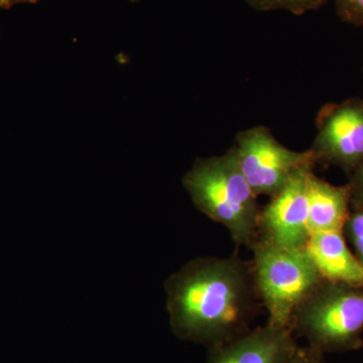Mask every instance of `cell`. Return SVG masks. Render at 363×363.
I'll return each mask as SVG.
<instances>
[{"mask_svg": "<svg viewBox=\"0 0 363 363\" xmlns=\"http://www.w3.org/2000/svg\"><path fill=\"white\" fill-rule=\"evenodd\" d=\"M306 250L324 279L363 286V266L348 245L343 230L312 233Z\"/></svg>", "mask_w": 363, "mask_h": 363, "instance_id": "cell-9", "label": "cell"}, {"mask_svg": "<svg viewBox=\"0 0 363 363\" xmlns=\"http://www.w3.org/2000/svg\"><path fill=\"white\" fill-rule=\"evenodd\" d=\"M172 331L181 340L219 345L250 330L262 303L252 262L197 257L164 281Z\"/></svg>", "mask_w": 363, "mask_h": 363, "instance_id": "cell-1", "label": "cell"}, {"mask_svg": "<svg viewBox=\"0 0 363 363\" xmlns=\"http://www.w3.org/2000/svg\"><path fill=\"white\" fill-rule=\"evenodd\" d=\"M252 269L267 323L292 329L294 315L324 281L306 250H290L257 238L250 247Z\"/></svg>", "mask_w": 363, "mask_h": 363, "instance_id": "cell-3", "label": "cell"}, {"mask_svg": "<svg viewBox=\"0 0 363 363\" xmlns=\"http://www.w3.org/2000/svg\"><path fill=\"white\" fill-rule=\"evenodd\" d=\"M351 209H363V162L350 175Z\"/></svg>", "mask_w": 363, "mask_h": 363, "instance_id": "cell-14", "label": "cell"}, {"mask_svg": "<svg viewBox=\"0 0 363 363\" xmlns=\"http://www.w3.org/2000/svg\"><path fill=\"white\" fill-rule=\"evenodd\" d=\"M292 330L323 354L359 350L363 346V286L324 279L298 308Z\"/></svg>", "mask_w": 363, "mask_h": 363, "instance_id": "cell-4", "label": "cell"}, {"mask_svg": "<svg viewBox=\"0 0 363 363\" xmlns=\"http://www.w3.org/2000/svg\"><path fill=\"white\" fill-rule=\"evenodd\" d=\"M314 169L296 172L260 208L257 238L290 250H306L309 240L308 179Z\"/></svg>", "mask_w": 363, "mask_h": 363, "instance_id": "cell-7", "label": "cell"}, {"mask_svg": "<svg viewBox=\"0 0 363 363\" xmlns=\"http://www.w3.org/2000/svg\"><path fill=\"white\" fill-rule=\"evenodd\" d=\"M40 0H0V9H9L18 4H37Z\"/></svg>", "mask_w": 363, "mask_h": 363, "instance_id": "cell-16", "label": "cell"}, {"mask_svg": "<svg viewBox=\"0 0 363 363\" xmlns=\"http://www.w3.org/2000/svg\"><path fill=\"white\" fill-rule=\"evenodd\" d=\"M247 6L257 11H286L302 16L317 11L328 0H243Z\"/></svg>", "mask_w": 363, "mask_h": 363, "instance_id": "cell-11", "label": "cell"}, {"mask_svg": "<svg viewBox=\"0 0 363 363\" xmlns=\"http://www.w3.org/2000/svg\"><path fill=\"white\" fill-rule=\"evenodd\" d=\"M310 233L341 231L351 213V193L348 184L333 185L315 175L308 179Z\"/></svg>", "mask_w": 363, "mask_h": 363, "instance_id": "cell-10", "label": "cell"}, {"mask_svg": "<svg viewBox=\"0 0 363 363\" xmlns=\"http://www.w3.org/2000/svg\"><path fill=\"white\" fill-rule=\"evenodd\" d=\"M343 233L363 266V209L351 210L350 217L343 227Z\"/></svg>", "mask_w": 363, "mask_h": 363, "instance_id": "cell-12", "label": "cell"}, {"mask_svg": "<svg viewBox=\"0 0 363 363\" xmlns=\"http://www.w3.org/2000/svg\"><path fill=\"white\" fill-rule=\"evenodd\" d=\"M183 185L201 213L225 227L236 248L252 247L259 236L260 207L233 147L221 156L196 160Z\"/></svg>", "mask_w": 363, "mask_h": 363, "instance_id": "cell-2", "label": "cell"}, {"mask_svg": "<svg viewBox=\"0 0 363 363\" xmlns=\"http://www.w3.org/2000/svg\"><path fill=\"white\" fill-rule=\"evenodd\" d=\"M310 150L316 164L336 167L351 175L363 162V99L325 104L316 118Z\"/></svg>", "mask_w": 363, "mask_h": 363, "instance_id": "cell-6", "label": "cell"}, {"mask_svg": "<svg viewBox=\"0 0 363 363\" xmlns=\"http://www.w3.org/2000/svg\"><path fill=\"white\" fill-rule=\"evenodd\" d=\"M325 354L311 347H300L298 346L289 363H329L325 359Z\"/></svg>", "mask_w": 363, "mask_h": 363, "instance_id": "cell-15", "label": "cell"}, {"mask_svg": "<svg viewBox=\"0 0 363 363\" xmlns=\"http://www.w3.org/2000/svg\"><path fill=\"white\" fill-rule=\"evenodd\" d=\"M233 147L241 172L257 197H271L296 172L316 166L311 150L296 152L288 149L266 126L240 131Z\"/></svg>", "mask_w": 363, "mask_h": 363, "instance_id": "cell-5", "label": "cell"}, {"mask_svg": "<svg viewBox=\"0 0 363 363\" xmlns=\"http://www.w3.org/2000/svg\"><path fill=\"white\" fill-rule=\"evenodd\" d=\"M341 21L354 26H363V0H334Z\"/></svg>", "mask_w": 363, "mask_h": 363, "instance_id": "cell-13", "label": "cell"}, {"mask_svg": "<svg viewBox=\"0 0 363 363\" xmlns=\"http://www.w3.org/2000/svg\"><path fill=\"white\" fill-rule=\"evenodd\" d=\"M297 348L292 329L266 324L210 347L207 363H289Z\"/></svg>", "mask_w": 363, "mask_h": 363, "instance_id": "cell-8", "label": "cell"}]
</instances>
